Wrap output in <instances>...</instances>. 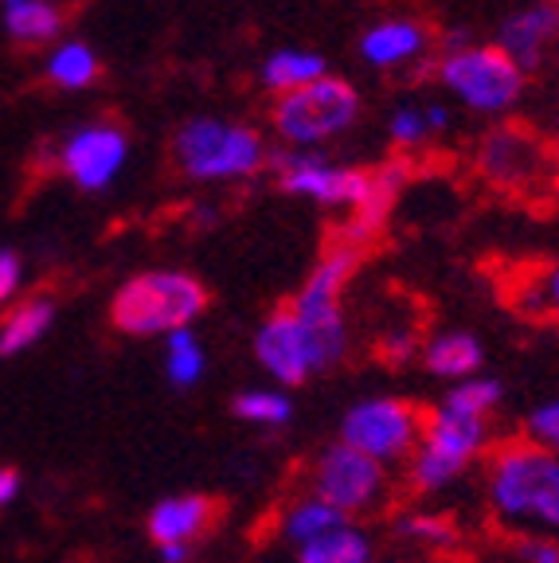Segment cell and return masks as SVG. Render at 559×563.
<instances>
[{"label": "cell", "instance_id": "cell-1", "mask_svg": "<svg viewBox=\"0 0 559 563\" xmlns=\"http://www.w3.org/2000/svg\"><path fill=\"white\" fill-rule=\"evenodd\" d=\"M485 493L501 520L559 532V454L536 439H508L490 454Z\"/></svg>", "mask_w": 559, "mask_h": 563}, {"label": "cell", "instance_id": "cell-2", "mask_svg": "<svg viewBox=\"0 0 559 563\" xmlns=\"http://www.w3.org/2000/svg\"><path fill=\"white\" fill-rule=\"evenodd\" d=\"M173 165L196 185H239L271 168V145L263 130L231 118L200 114L173 133Z\"/></svg>", "mask_w": 559, "mask_h": 563}, {"label": "cell", "instance_id": "cell-3", "mask_svg": "<svg viewBox=\"0 0 559 563\" xmlns=\"http://www.w3.org/2000/svg\"><path fill=\"white\" fill-rule=\"evenodd\" d=\"M204 309H208V290L196 274L157 266L118 286L110 301V325L125 336H168L193 325Z\"/></svg>", "mask_w": 559, "mask_h": 563}, {"label": "cell", "instance_id": "cell-4", "mask_svg": "<svg viewBox=\"0 0 559 563\" xmlns=\"http://www.w3.org/2000/svg\"><path fill=\"white\" fill-rule=\"evenodd\" d=\"M435 82L470 114L505 118L525 98L528 70L497 44H473L470 40V44L438 52Z\"/></svg>", "mask_w": 559, "mask_h": 563}, {"label": "cell", "instance_id": "cell-5", "mask_svg": "<svg viewBox=\"0 0 559 563\" xmlns=\"http://www.w3.org/2000/svg\"><path fill=\"white\" fill-rule=\"evenodd\" d=\"M364 118V98L341 75H317L314 82L274 95L271 130L286 150H325L329 141L357 130Z\"/></svg>", "mask_w": 559, "mask_h": 563}, {"label": "cell", "instance_id": "cell-6", "mask_svg": "<svg viewBox=\"0 0 559 563\" xmlns=\"http://www.w3.org/2000/svg\"><path fill=\"white\" fill-rule=\"evenodd\" d=\"M344 344H349V333H325L294 306H282L254 333V361L263 364L274 379L297 387L341 361Z\"/></svg>", "mask_w": 559, "mask_h": 563}, {"label": "cell", "instance_id": "cell-7", "mask_svg": "<svg viewBox=\"0 0 559 563\" xmlns=\"http://www.w3.org/2000/svg\"><path fill=\"white\" fill-rule=\"evenodd\" d=\"M490 442V419L450 411L438 404L423 419L419 446L412 450V485L419 493H438L454 485L473 466Z\"/></svg>", "mask_w": 559, "mask_h": 563}, {"label": "cell", "instance_id": "cell-8", "mask_svg": "<svg viewBox=\"0 0 559 563\" xmlns=\"http://www.w3.org/2000/svg\"><path fill=\"white\" fill-rule=\"evenodd\" d=\"M473 168L485 185L513 196H540L556 188V157L536 130L520 122L493 125L473 150Z\"/></svg>", "mask_w": 559, "mask_h": 563}, {"label": "cell", "instance_id": "cell-9", "mask_svg": "<svg viewBox=\"0 0 559 563\" xmlns=\"http://www.w3.org/2000/svg\"><path fill=\"white\" fill-rule=\"evenodd\" d=\"M274 180L286 196L314 200L321 208L352 211L372 188V168L332 165L321 150H286L271 157Z\"/></svg>", "mask_w": 559, "mask_h": 563}, {"label": "cell", "instance_id": "cell-10", "mask_svg": "<svg viewBox=\"0 0 559 563\" xmlns=\"http://www.w3.org/2000/svg\"><path fill=\"white\" fill-rule=\"evenodd\" d=\"M423 419L427 415L415 404H407V399H364V404H357L344 415L341 439L349 446L372 454L376 462H384V466H395V462H407L412 450L419 446Z\"/></svg>", "mask_w": 559, "mask_h": 563}, {"label": "cell", "instance_id": "cell-11", "mask_svg": "<svg viewBox=\"0 0 559 563\" xmlns=\"http://www.w3.org/2000/svg\"><path fill=\"white\" fill-rule=\"evenodd\" d=\"M130 161V133L118 122H83L55 145V168L79 192H106Z\"/></svg>", "mask_w": 559, "mask_h": 563}, {"label": "cell", "instance_id": "cell-12", "mask_svg": "<svg viewBox=\"0 0 559 563\" xmlns=\"http://www.w3.org/2000/svg\"><path fill=\"white\" fill-rule=\"evenodd\" d=\"M384 462H376L364 450L349 446V442H332L317 454L314 474H309V485H314L317 497H325L329 505L349 517V512H364L380 501L384 493Z\"/></svg>", "mask_w": 559, "mask_h": 563}, {"label": "cell", "instance_id": "cell-13", "mask_svg": "<svg viewBox=\"0 0 559 563\" xmlns=\"http://www.w3.org/2000/svg\"><path fill=\"white\" fill-rule=\"evenodd\" d=\"M497 47L536 75L559 47V0H528L508 12L497 24Z\"/></svg>", "mask_w": 559, "mask_h": 563}, {"label": "cell", "instance_id": "cell-14", "mask_svg": "<svg viewBox=\"0 0 559 563\" xmlns=\"http://www.w3.org/2000/svg\"><path fill=\"white\" fill-rule=\"evenodd\" d=\"M438 35L430 32L423 20L415 16H384L376 24H368L360 35V59L376 70H403L419 67L430 59Z\"/></svg>", "mask_w": 559, "mask_h": 563}, {"label": "cell", "instance_id": "cell-15", "mask_svg": "<svg viewBox=\"0 0 559 563\" xmlns=\"http://www.w3.org/2000/svg\"><path fill=\"white\" fill-rule=\"evenodd\" d=\"M407 161H412L407 153H395L392 161L372 168V188H368V196L352 211H344V223H341V231H337L341 243L368 246L384 231L395 200H399V192L407 188V180H412V165H407Z\"/></svg>", "mask_w": 559, "mask_h": 563}, {"label": "cell", "instance_id": "cell-16", "mask_svg": "<svg viewBox=\"0 0 559 563\" xmlns=\"http://www.w3.org/2000/svg\"><path fill=\"white\" fill-rule=\"evenodd\" d=\"M219 505L204 493H180L165 497L157 509L149 512V537L153 544H193L216 525Z\"/></svg>", "mask_w": 559, "mask_h": 563}, {"label": "cell", "instance_id": "cell-17", "mask_svg": "<svg viewBox=\"0 0 559 563\" xmlns=\"http://www.w3.org/2000/svg\"><path fill=\"white\" fill-rule=\"evenodd\" d=\"M0 27L17 47H52L67 32L59 0H0Z\"/></svg>", "mask_w": 559, "mask_h": 563}, {"label": "cell", "instance_id": "cell-18", "mask_svg": "<svg viewBox=\"0 0 559 563\" xmlns=\"http://www.w3.org/2000/svg\"><path fill=\"white\" fill-rule=\"evenodd\" d=\"M454 125V114L446 102H403L387 118V141L395 145V153H419L430 141L442 137Z\"/></svg>", "mask_w": 559, "mask_h": 563}, {"label": "cell", "instance_id": "cell-19", "mask_svg": "<svg viewBox=\"0 0 559 563\" xmlns=\"http://www.w3.org/2000/svg\"><path fill=\"white\" fill-rule=\"evenodd\" d=\"M44 79L55 90H90L102 79V59L87 40H55L44 55Z\"/></svg>", "mask_w": 559, "mask_h": 563}, {"label": "cell", "instance_id": "cell-20", "mask_svg": "<svg viewBox=\"0 0 559 563\" xmlns=\"http://www.w3.org/2000/svg\"><path fill=\"white\" fill-rule=\"evenodd\" d=\"M485 352H481V341L473 333H462V329H450V333H438L423 344V364L427 372L442 379H465L481 368Z\"/></svg>", "mask_w": 559, "mask_h": 563}, {"label": "cell", "instance_id": "cell-21", "mask_svg": "<svg viewBox=\"0 0 559 563\" xmlns=\"http://www.w3.org/2000/svg\"><path fill=\"white\" fill-rule=\"evenodd\" d=\"M55 321V301L52 298H24L4 313L0 321V356H17V352L32 349L47 336Z\"/></svg>", "mask_w": 559, "mask_h": 563}, {"label": "cell", "instance_id": "cell-22", "mask_svg": "<svg viewBox=\"0 0 559 563\" xmlns=\"http://www.w3.org/2000/svg\"><path fill=\"white\" fill-rule=\"evenodd\" d=\"M317 75H325V55L306 52V47H278L259 67V87L266 95H286V90L314 82Z\"/></svg>", "mask_w": 559, "mask_h": 563}, {"label": "cell", "instance_id": "cell-23", "mask_svg": "<svg viewBox=\"0 0 559 563\" xmlns=\"http://www.w3.org/2000/svg\"><path fill=\"white\" fill-rule=\"evenodd\" d=\"M297 563H372V544L357 525H337L321 537L297 544Z\"/></svg>", "mask_w": 559, "mask_h": 563}, {"label": "cell", "instance_id": "cell-24", "mask_svg": "<svg viewBox=\"0 0 559 563\" xmlns=\"http://www.w3.org/2000/svg\"><path fill=\"white\" fill-rule=\"evenodd\" d=\"M337 525H344V512L325 501V497H317V493H309V497H302V501H294L286 509V517H282V537L294 540V544H306V540L321 537V532H329V528H337Z\"/></svg>", "mask_w": 559, "mask_h": 563}, {"label": "cell", "instance_id": "cell-25", "mask_svg": "<svg viewBox=\"0 0 559 563\" xmlns=\"http://www.w3.org/2000/svg\"><path fill=\"white\" fill-rule=\"evenodd\" d=\"M165 372L176 387H193L204 376V349L196 341L193 325L165 336Z\"/></svg>", "mask_w": 559, "mask_h": 563}, {"label": "cell", "instance_id": "cell-26", "mask_svg": "<svg viewBox=\"0 0 559 563\" xmlns=\"http://www.w3.org/2000/svg\"><path fill=\"white\" fill-rule=\"evenodd\" d=\"M231 411L243 422H259V427H282L289 422V399L282 391H271V387H251V391H239Z\"/></svg>", "mask_w": 559, "mask_h": 563}, {"label": "cell", "instance_id": "cell-27", "mask_svg": "<svg viewBox=\"0 0 559 563\" xmlns=\"http://www.w3.org/2000/svg\"><path fill=\"white\" fill-rule=\"evenodd\" d=\"M497 404H501V384H497V379L465 376L442 396V407H450V411H462V415H478V419H490Z\"/></svg>", "mask_w": 559, "mask_h": 563}, {"label": "cell", "instance_id": "cell-28", "mask_svg": "<svg viewBox=\"0 0 559 563\" xmlns=\"http://www.w3.org/2000/svg\"><path fill=\"white\" fill-rule=\"evenodd\" d=\"M520 306L536 317H559V263L536 271L533 278L520 286Z\"/></svg>", "mask_w": 559, "mask_h": 563}, {"label": "cell", "instance_id": "cell-29", "mask_svg": "<svg viewBox=\"0 0 559 563\" xmlns=\"http://www.w3.org/2000/svg\"><path fill=\"white\" fill-rule=\"evenodd\" d=\"M395 528H399L403 537L419 540V544H435V548H446L454 540V525L446 517H438V512H407V517H399Z\"/></svg>", "mask_w": 559, "mask_h": 563}, {"label": "cell", "instance_id": "cell-30", "mask_svg": "<svg viewBox=\"0 0 559 563\" xmlns=\"http://www.w3.org/2000/svg\"><path fill=\"white\" fill-rule=\"evenodd\" d=\"M528 439L544 442L559 454V399H548L544 407H536L528 419Z\"/></svg>", "mask_w": 559, "mask_h": 563}, {"label": "cell", "instance_id": "cell-31", "mask_svg": "<svg viewBox=\"0 0 559 563\" xmlns=\"http://www.w3.org/2000/svg\"><path fill=\"white\" fill-rule=\"evenodd\" d=\"M516 563H559V540L520 537L516 540Z\"/></svg>", "mask_w": 559, "mask_h": 563}, {"label": "cell", "instance_id": "cell-32", "mask_svg": "<svg viewBox=\"0 0 559 563\" xmlns=\"http://www.w3.org/2000/svg\"><path fill=\"white\" fill-rule=\"evenodd\" d=\"M24 286V263L12 251H0V306H9Z\"/></svg>", "mask_w": 559, "mask_h": 563}, {"label": "cell", "instance_id": "cell-33", "mask_svg": "<svg viewBox=\"0 0 559 563\" xmlns=\"http://www.w3.org/2000/svg\"><path fill=\"white\" fill-rule=\"evenodd\" d=\"M384 352L392 356V361H407V356L415 352V336L412 333H392L384 341Z\"/></svg>", "mask_w": 559, "mask_h": 563}, {"label": "cell", "instance_id": "cell-34", "mask_svg": "<svg viewBox=\"0 0 559 563\" xmlns=\"http://www.w3.org/2000/svg\"><path fill=\"white\" fill-rule=\"evenodd\" d=\"M17 493H20V474L17 470H0V509L17 501Z\"/></svg>", "mask_w": 559, "mask_h": 563}, {"label": "cell", "instance_id": "cell-35", "mask_svg": "<svg viewBox=\"0 0 559 563\" xmlns=\"http://www.w3.org/2000/svg\"><path fill=\"white\" fill-rule=\"evenodd\" d=\"M161 560L165 563H188V552H193V544H157Z\"/></svg>", "mask_w": 559, "mask_h": 563}, {"label": "cell", "instance_id": "cell-36", "mask_svg": "<svg viewBox=\"0 0 559 563\" xmlns=\"http://www.w3.org/2000/svg\"><path fill=\"white\" fill-rule=\"evenodd\" d=\"M551 157H556V188H559V145L551 150Z\"/></svg>", "mask_w": 559, "mask_h": 563}, {"label": "cell", "instance_id": "cell-37", "mask_svg": "<svg viewBox=\"0 0 559 563\" xmlns=\"http://www.w3.org/2000/svg\"><path fill=\"white\" fill-rule=\"evenodd\" d=\"M556 321H559V317H556Z\"/></svg>", "mask_w": 559, "mask_h": 563}]
</instances>
